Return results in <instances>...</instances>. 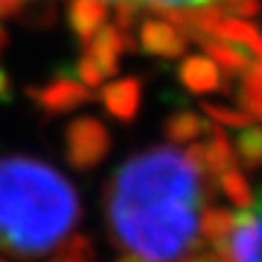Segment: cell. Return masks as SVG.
<instances>
[{
	"label": "cell",
	"instance_id": "6da1fadb",
	"mask_svg": "<svg viewBox=\"0 0 262 262\" xmlns=\"http://www.w3.org/2000/svg\"><path fill=\"white\" fill-rule=\"evenodd\" d=\"M178 148H153L124 163L107 199L117 241L141 262H175L196 245L202 182Z\"/></svg>",
	"mask_w": 262,
	"mask_h": 262
},
{
	"label": "cell",
	"instance_id": "7a4b0ae2",
	"mask_svg": "<svg viewBox=\"0 0 262 262\" xmlns=\"http://www.w3.org/2000/svg\"><path fill=\"white\" fill-rule=\"evenodd\" d=\"M78 214V194L58 170L25 156L0 160V250L39 257L68 235Z\"/></svg>",
	"mask_w": 262,
	"mask_h": 262
},
{
	"label": "cell",
	"instance_id": "3957f363",
	"mask_svg": "<svg viewBox=\"0 0 262 262\" xmlns=\"http://www.w3.org/2000/svg\"><path fill=\"white\" fill-rule=\"evenodd\" d=\"M141 44L148 54L175 58L185 51V37L165 19H146L141 25Z\"/></svg>",
	"mask_w": 262,
	"mask_h": 262
},
{
	"label": "cell",
	"instance_id": "277c9868",
	"mask_svg": "<svg viewBox=\"0 0 262 262\" xmlns=\"http://www.w3.org/2000/svg\"><path fill=\"white\" fill-rule=\"evenodd\" d=\"M196 41L204 47V51L214 58L216 66L221 68H228L231 73L233 71H248L253 66V51L250 49L241 47V44H233V41H224V39H211L206 34H199Z\"/></svg>",
	"mask_w": 262,
	"mask_h": 262
},
{
	"label": "cell",
	"instance_id": "5b68a950",
	"mask_svg": "<svg viewBox=\"0 0 262 262\" xmlns=\"http://www.w3.org/2000/svg\"><path fill=\"white\" fill-rule=\"evenodd\" d=\"M180 80L187 85L192 93H209L221 85L219 66L206 56H189L180 66Z\"/></svg>",
	"mask_w": 262,
	"mask_h": 262
},
{
	"label": "cell",
	"instance_id": "8992f818",
	"mask_svg": "<svg viewBox=\"0 0 262 262\" xmlns=\"http://www.w3.org/2000/svg\"><path fill=\"white\" fill-rule=\"evenodd\" d=\"M75 160L78 163H95L97 158H102L104 150H107V134L100 124L95 122H83L78 129H75Z\"/></svg>",
	"mask_w": 262,
	"mask_h": 262
},
{
	"label": "cell",
	"instance_id": "52a82bcc",
	"mask_svg": "<svg viewBox=\"0 0 262 262\" xmlns=\"http://www.w3.org/2000/svg\"><path fill=\"white\" fill-rule=\"evenodd\" d=\"M97 3H102L107 8V15H110V10H117V8H131L136 10V15H141L143 10H153L158 15H165L170 10L187 12V10H194V8H206V5H211L216 0H97Z\"/></svg>",
	"mask_w": 262,
	"mask_h": 262
},
{
	"label": "cell",
	"instance_id": "ba28073f",
	"mask_svg": "<svg viewBox=\"0 0 262 262\" xmlns=\"http://www.w3.org/2000/svg\"><path fill=\"white\" fill-rule=\"evenodd\" d=\"M209 143L204 146V170H211V175H219L224 170L233 168L235 158H233V150H231V143L224 136V131L209 124Z\"/></svg>",
	"mask_w": 262,
	"mask_h": 262
},
{
	"label": "cell",
	"instance_id": "9c48e42d",
	"mask_svg": "<svg viewBox=\"0 0 262 262\" xmlns=\"http://www.w3.org/2000/svg\"><path fill=\"white\" fill-rule=\"evenodd\" d=\"M104 100H107V104H110V110L114 114H119L122 119H131L136 114V107H139V83L136 80H124V83L112 85L104 93Z\"/></svg>",
	"mask_w": 262,
	"mask_h": 262
},
{
	"label": "cell",
	"instance_id": "30bf717a",
	"mask_svg": "<svg viewBox=\"0 0 262 262\" xmlns=\"http://www.w3.org/2000/svg\"><path fill=\"white\" fill-rule=\"evenodd\" d=\"M235 226V214L226 211V209H206L202 219H199V231L206 241L219 243V241H228V233Z\"/></svg>",
	"mask_w": 262,
	"mask_h": 262
},
{
	"label": "cell",
	"instance_id": "8fae6325",
	"mask_svg": "<svg viewBox=\"0 0 262 262\" xmlns=\"http://www.w3.org/2000/svg\"><path fill=\"white\" fill-rule=\"evenodd\" d=\"M206 129H209V124L194 112H180L168 122V136L175 143H189L196 136L206 134Z\"/></svg>",
	"mask_w": 262,
	"mask_h": 262
},
{
	"label": "cell",
	"instance_id": "7c38bea8",
	"mask_svg": "<svg viewBox=\"0 0 262 262\" xmlns=\"http://www.w3.org/2000/svg\"><path fill=\"white\" fill-rule=\"evenodd\" d=\"M216 178H219V185H221V189L226 192V196H228L233 204H238L241 209H245V211L253 209V192H250L245 178L238 170L228 168V170H224V172H219Z\"/></svg>",
	"mask_w": 262,
	"mask_h": 262
},
{
	"label": "cell",
	"instance_id": "4fadbf2b",
	"mask_svg": "<svg viewBox=\"0 0 262 262\" xmlns=\"http://www.w3.org/2000/svg\"><path fill=\"white\" fill-rule=\"evenodd\" d=\"M238 153L243 158L245 168H260L262 165V126H245L238 134Z\"/></svg>",
	"mask_w": 262,
	"mask_h": 262
},
{
	"label": "cell",
	"instance_id": "5bb4252c",
	"mask_svg": "<svg viewBox=\"0 0 262 262\" xmlns=\"http://www.w3.org/2000/svg\"><path fill=\"white\" fill-rule=\"evenodd\" d=\"M204 112L219 124H226V126H238V129H245V126H253V119L243 112H235V110H228V107H221V104H202Z\"/></svg>",
	"mask_w": 262,
	"mask_h": 262
},
{
	"label": "cell",
	"instance_id": "9a60e30c",
	"mask_svg": "<svg viewBox=\"0 0 262 262\" xmlns=\"http://www.w3.org/2000/svg\"><path fill=\"white\" fill-rule=\"evenodd\" d=\"M29 3H37V0H0V17L3 15H12L15 10H22Z\"/></svg>",
	"mask_w": 262,
	"mask_h": 262
},
{
	"label": "cell",
	"instance_id": "2e32d148",
	"mask_svg": "<svg viewBox=\"0 0 262 262\" xmlns=\"http://www.w3.org/2000/svg\"><path fill=\"white\" fill-rule=\"evenodd\" d=\"M122 262H141V260H136V257H126V260H122Z\"/></svg>",
	"mask_w": 262,
	"mask_h": 262
}]
</instances>
